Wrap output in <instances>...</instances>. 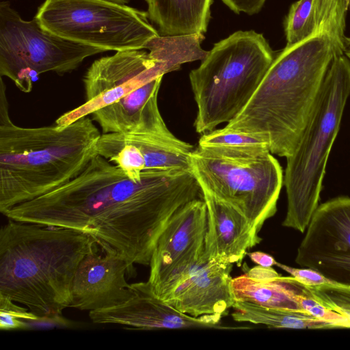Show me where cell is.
I'll use <instances>...</instances> for the list:
<instances>
[{"instance_id": "6da1fadb", "label": "cell", "mask_w": 350, "mask_h": 350, "mask_svg": "<svg viewBox=\"0 0 350 350\" xmlns=\"http://www.w3.org/2000/svg\"><path fill=\"white\" fill-rule=\"evenodd\" d=\"M202 197L191 170H145L135 181L97 154L70 182L3 215L85 233L103 252L122 256L134 270V264L150 265L157 240L172 215Z\"/></svg>"}, {"instance_id": "7a4b0ae2", "label": "cell", "mask_w": 350, "mask_h": 350, "mask_svg": "<svg viewBox=\"0 0 350 350\" xmlns=\"http://www.w3.org/2000/svg\"><path fill=\"white\" fill-rule=\"evenodd\" d=\"M323 28L286 45L275 57L243 110L224 128L264 142L271 154L288 157L296 148L343 40Z\"/></svg>"}, {"instance_id": "3957f363", "label": "cell", "mask_w": 350, "mask_h": 350, "mask_svg": "<svg viewBox=\"0 0 350 350\" xmlns=\"http://www.w3.org/2000/svg\"><path fill=\"white\" fill-rule=\"evenodd\" d=\"M0 85V211L70 182L98 154L101 135L90 116L69 124L24 127L12 120Z\"/></svg>"}, {"instance_id": "277c9868", "label": "cell", "mask_w": 350, "mask_h": 350, "mask_svg": "<svg viewBox=\"0 0 350 350\" xmlns=\"http://www.w3.org/2000/svg\"><path fill=\"white\" fill-rule=\"evenodd\" d=\"M98 247L73 229L8 219L0 230V295L40 317L60 315L80 262Z\"/></svg>"}, {"instance_id": "5b68a950", "label": "cell", "mask_w": 350, "mask_h": 350, "mask_svg": "<svg viewBox=\"0 0 350 350\" xmlns=\"http://www.w3.org/2000/svg\"><path fill=\"white\" fill-rule=\"evenodd\" d=\"M163 77L156 62L142 49L98 58L83 77L85 102L55 124L64 126L91 116L103 134L167 131L158 105Z\"/></svg>"}, {"instance_id": "8992f818", "label": "cell", "mask_w": 350, "mask_h": 350, "mask_svg": "<svg viewBox=\"0 0 350 350\" xmlns=\"http://www.w3.org/2000/svg\"><path fill=\"white\" fill-rule=\"evenodd\" d=\"M276 53L262 33L237 31L215 43L189 73L197 105L196 131L230 122L256 92Z\"/></svg>"}, {"instance_id": "52a82bcc", "label": "cell", "mask_w": 350, "mask_h": 350, "mask_svg": "<svg viewBox=\"0 0 350 350\" xmlns=\"http://www.w3.org/2000/svg\"><path fill=\"white\" fill-rule=\"evenodd\" d=\"M350 96V61L338 51L301 139L286 157L287 212L282 226L302 233L319 204L326 165Z\"/></svg>"}, {"instance_id": "ba28073f", "label": "cell", "mask_w": 350, "mask_h": 350, "mask_svg": "<svg viewBox=\"0 0 350 350\" xmlns=\"http://www.w3.org/2000/svg\"><path fill=\"white\" fill-rule=\"evenodd\" d=\"M190 167L202 190L241 213L258 233L276 213L284 176L268 148L197 146Z\"/></svg>"}, {"instance_id": "9c48e42d", "label": "cell", "mask_w": 350, "mask_h": 350, "mask_svg": "<svg viewBox=\"0 0 350 350\" xmlns=\"http://www.w3.org/2000/svg\"><path fill=\"white\" fill-rule=\"evenodd\" d=\"M34 18L58 36L105 51L144 49L160 35L147 12L107 0H45Z\"/></svg>"}, {"instance_id": "30bf717a", "label": "cell", "mask_w": 350, "mask_h": 350, "mask_svg": "<svg viewBox=\"0 0 350 350\" xmlns=\"http://www.w3.org/2000/svg\"><path fill=\"white\" fill-rule=\"evenodd\" d=\"M103 49L73 42L44 29L33 18L26 21L10 2L0 3V76L29 93L42 73L71 72Z\"/></svg>"}, {"instance_id": "8fae6325", "label": "cell", "mask_w": 350, "mask_h": 350, "mask_svg": "<svg viewBox=\"0 0 350 350\" xmlns=\"http://www.w3.org/2000/svg\"><path fill=\"white\" fill-rule=\"evenodd\" d=\"M207 208L202 198L191 200L169 219L153 250L148 282L161 299L180 284L205 251Z\"/></svg>"}, {"instance_id": "7c38bea8", "label": "cell", "mask_w": 350, "mask_h": 350, "mask_svg": "<svg viewBox=\"0 0 350 350\" xmlns=\"http://www.w3.org/2000/svg\"><path fill=\"white\" fill-rule=\"evenodd\" d=\"M295 262L335 284L350 286V197H337L318 206Z\"/></svg>"}, {"instance_id": "4fadbf2b", "label": "cell", "mask_w": 350, "mask_h": 350, "mask_svg": "<svg viewBox=\"0 0 350 350\" xmlns=\"http://www.w3.org/2000/svg\"><path fill=\"white\" fill-rule=\"evenodd\" d=\"M194 149L191 144L176 137L169 129L101 133L97 143L98 154L135 181L141 179L145 170H191L190 156Z\"/></svg>"}, {"instance_id": "5bb4252c", "label": "cell", "mask_w": 350, "mask_h": 350, "mask_svg": "<svg viewBox=\"0 0 350 350\" xmlns=\"http://www.w3.org/2000/svg\"><path fill=\"white\" fill-rule=\"evenodd\" d=\"M131 287L133 294L128 301L112 308L90 311L91 321L135 329L226 328L220 325L221 315L194 317L179 312L157 296L148 281L133 283Z\"/></svg>"}, {"instance_id": "9a60e30c", "label": "cell", "mask_w": 350, "mask_h": 350, "mask_svg": "<svg viewBox=\"0 0 350 350\" xmlns=\"http://www.w3.org/2000/svg\"><path fill=\"white\" fill-rule=\"evenodd\" d=\"M127 261L115 254H88L80 262L72 282L70 308L98 310L120 305L133 295L126 275H132Z\"/></svg>"}, {"instance_id": "2e32d148", "label": "cell", "mask_w": 350, "mask_h": 350, "mask_svg": "<svg viewBox=\"0 0 350 350\" xmlns=\"http://www.w3.org/2000/svg\"><path fill=\"white\" fill-rule=\"evenodd\" d=\"M232 264L209 260L205 251L186 277L164 299L182 313L194 317L227 315L234 299L230 275Z\"/></svg>"}, {"instance_id": "e0dca14e", "label": "cell", "mask_w": 350, "mask_h": 350, "mask_svg": "<svg viewBox=\"0 0 350 350\" xmlns=\"http://www.w3.org/2000/svg\"><path fill=\"white\" fill-rule=\"evenodd\" d=\"M202 192L208 218L205 254L209 260L240 265L262 239L241 213L208 191Z\"/></svg>"}, {"instance_id": "ac0fdd59", "label": "cell", "mask_w": 350, "mask_h": 350, "mask_svg": "<svg viewBox=\"0 0 350 350\" xmlns=\"http://www.w3.org/2000/svg\"><path fill=\"white\" fill-rule=\"evenodd\" d=\"M232 288L234 301L266 308L302 310L297 296L304 286L292 276L283 277L271 267L258 265L232 278Z\"/></svg>"}, {"instance_id": "d6986e66", "label": "cell", "mask_w": 350, "mask_h": 350, "mask_svg": "<svg viewBox=\"0 0 350 350\" xmlns=\"http://www.w3.org/2000/svg\"><path fill=\"white\" fill-rule=\"evenodd\" d=\"M149 19L161 36L206 33L213 0H146Z\"/></svg>"}, {"instance_id": "ffe728a7", "label": "cell", "mask_w": 350, "mask_h": 350, "mask_svg": "<svg viewBox=\"0 0 350 350\" xmlns=\"http://www.w3.org/2000/svg\"><path fill=\"white\" fill-rule=\"evenodd\" d=\"M204 39L203 33L159 35L150 40L146 49L164 75L178 70L185 63L204 59L208 53L201 47Z\"/></svg>"}, {"instance_id": "44dd1931", "label": "cell", "mask_w": 350, "mask_h": 350, "mask_svg": "<svg viewBox=\"0 0 350 350\" xmlns=\"http://www.w3.org/2000/svg\"><path fill=\"white\" fill-rule=\"evenodd\" d=\"M232 317L235 321L265 325L273 328L332 329L303 310L266 308L235 301Z\"/></svg>"}, {"instance_id": "7402d4cb", "label": "cell", "mask_w": 350, "mask_h": 350, "mask_svg": "<svg viewBox=\"0 0 350 350\" xmlns=\"http://www.w3.org/2000/svg\"><path fill=\"white\" fill-rule=\"evenodd\" d=\"M284 27L286 45L301 42L317 31L314 0H298L293 3L286 16Z\"/></svg>"}, {"instance_id": "603a6c76", "label": "cell", "mask_w": 350, "mask_h": 350, "mask_svg": "<svg viewBox=\"0 0 350 350\" xmlns=\"http://www.w3.org/2000/svg\"><path fill=\"white\" fill-rule=\"evenodd\" d=\"M350 0H314L317 30L323 28L344 38L346 14Z\"/></svg>"}, {"instance_id": "cb8c5ba5", "label": "cell", "mask_w": 350, "mask_h": 350, "mask_svg": "<svg viewBox=\"0 0 350 350\" xmlns=\"http://www.w3.org/2000/svg\"><path fill=\"white\" fill-rule=\"evenodd\" d=\"M198 146L233 149L268 148L264 142L257 138L224 128L214 129L203 134L198 141Z\"/></svg>"}, {"instance_id": "d4e9b609", "label": "cell", "mask_w": 350, "mask_h": 350, "mask_svg": "<svg viewBox=\"0 0 350 350\" xmlns=\"http://www.w3.org/2000/svg\"><path fill=\"white\" fill-rule=\"evenodd\" d=\"M297 301L300 308L314 317L328 323L332 328H350V320L342 314L329 308L304 286Z\"/></svg>"}, {"instance_id": "484cf974", "label": "cell", "mask_w": 350, "mask_h": 350, "mask_svg": "<svg viewBox=\"0 0 350 350\" xmlns=\"http://www.w3.org/2000/svg\"><path fill=\"white\" fill-rule=\"evenodd\" d=\"M306 288L321 303L350 320V286L329 284Z\"/></svg>"}, {"instance_id": "4316f807", "label": "cell", "mask_w": 350, "mask_h": 350, "mask_svg": "<svg viewBox=\"0 0 350 350\" xmlns=\"http://www.w3.org/2000/svg\"><path fill=\"white\" fill-rule=\"evenodd\" d=\"M10 298L0 295V329L1 330L26 329L25 321H33L40 317L27 307L17 305Z\"/></svg>"}, {"instance_id": "83f0119b", "label": "cell", "mask_w": 350, "mask_h": 350, "mask_svg": "<svg viewBox=\"0 0 350 350\" xmlns=\"http://www.w3.org/2000/svg\"><path fill=\"white\" fill-rule=\"evenodd\" d=\"M275 265L291 274L296 282L304 287L334 284L319 271L311 268H295L278 262Z\"/></svg>"}, {"instance_id": "f1b7e54d", "label": "cell", "mask_w": 350, "mask_h": 350, "mask_svg": "<svg viewBox=\"0 0 350 350\" xmlns=\"http://www.w3.org/2000/svg\"><path fill=\"white\" fill-rule=\"evenodd\" d=\"M236 14L245 13L253 15L259 12L267 0H221Z\"/></svg>"}, {"instance_id": "f546056e", "label": "cell", "mask_w": 350, "mask_h": 350, "mask_svg": "<svg viewBox=\"0 0 350 350\" xmlns=\"http://www.w3.org/2000/svg\"><path fill=\"white\" fill-rule=\"evenodd\" d=\"M247 255L254 262L262 267H271L277 262L273 256L262 252H249Z\"/></svg>"}, {"instance_id": "4dcf8cb0", "label": "cell", "mask_w": 350, "mask_h": 350, "mask_svg": "<svg viewBox=\"0 0 350 350\" xmlns=\"http://www.w3.org/2000/svg\"><path fill=\"white\" fill-rule=\"evenodd\" d=\"M342 51L350 61V37H345L343 40Z\"/></svg>"}, {"instance_id": "1f68e13d", "label": "cell", "mask_w": 350, "mask_h": 350, "mask_svg": "<svg viewBox=\"0 0 350 350\" xmlns=\"http://www.w3.org/2000/svg\"><path fill=\"white\" fill-rule=\"evenodd\" d=\"M107 1H111L116 2V3H121V4H126L131 0H107Z\"/></svg>"}]
</instances>
